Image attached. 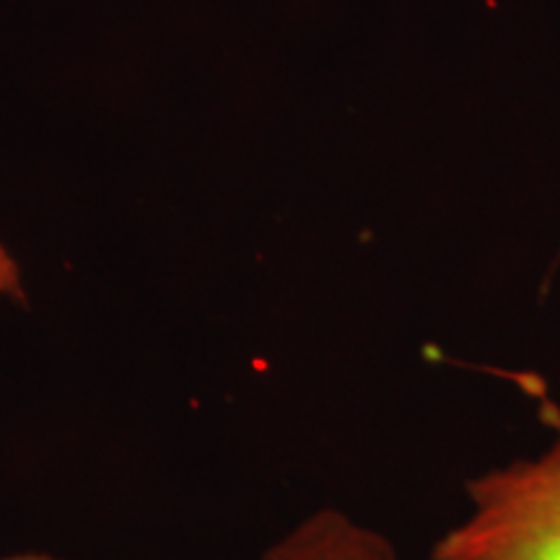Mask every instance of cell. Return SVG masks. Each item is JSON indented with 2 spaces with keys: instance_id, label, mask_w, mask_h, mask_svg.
Masks as SVG:
<instances>
[{
  "instance_id": "6da1fadb",
  "label": "cell",
  "mask_w": 560,
  "mask_h": 560,
  "mask_svg": "<svg viewBox=\"0 0 560 560\" xmlns=\"http://www.w3.org/2000/svg\"><path fill=\"white\" fill-rule=\"evenodd\" d=\"M548 420L556 436L542 452L465 482L467 514L429 560H560V412Z\"/></svg>"
},
{
  "instance_id": "7a4b0ae2",
  "label": "cell",
  "mask_w": 560,
  "mask_h": 560,
  "mask_svg": "<svg viewBox=\"0 0 560 560\" xmlns=\"http://www.w3.org/2000/svg\"><path fill=\"white\" fill-rule=\"evenodd\" d=\"M262 560H400L395 542L338 509H319L265 550Z\"/></svg>"
},
{
  "instance_id": "3957f363",
  "label": "cell",
  "mask_w": 560,
  "mask_h": 560,
  "mask_svg": "<svg viewBox=\"0 0 560 560\" xmlns=\"http://www.w3.org/2000/svg\"><path fill=\"white\" fill-rule=\"evenodd\" d=\"M0 560H60V558L39 556V552H34V556H13V558H0Z\"/></svg>"
}]
</instances>
